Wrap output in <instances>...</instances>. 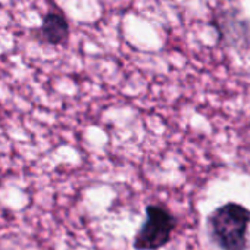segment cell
<instances>
[{"mask_svg": "<svg viewBox=\"0 0 250 250\" xmlns=\"http://www.w3.org/2000/svg\"><path fill=\"white\" fill-rule=\"evenodd\" d=\"M250 210L243 205L229 202L216 208L208 216V231L221 250H246Z\"/></svg>", "mask_w": 250, "mask_h": 250, "instance_id": "6da1fadb", "label": "cell"}, {"mask_svg": "<svg viewBox=\"0 0 250 250\" xmlns=\"http://www.w3.org/2000/svg\"><path fill=\"white\" fill-rule=\"evenodd\" d=\"M177 218L162 205H149L146 219L137 231L133 246L136 250H159L171 241Z\"/></svg>", "mask_w": 250, "mask_h": 250, "instance_id": "7a4b0ae2", "label": "cell"}, {"mask_svg": "<svg viewBox=\"0 0 250 250\" xmlns=\"http://www.w3.org/2000/svg\"><path fill=\"white\" fill-rule=\"evenodd\" d=\"M36 34L40 42L50 46H59L68 40L69 24L63 14L58 11H50L44 15L43 22L40 28L36 31Z\"/></svg>", "mask_w": 250, "mask_h": 250, "instance_id": "3957f363", "label": "cell"}]
</instances>
